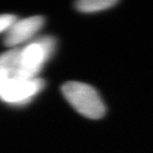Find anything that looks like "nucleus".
<instances>
[{
	"mask_svg": "<svg viewBox=\"0 0 153 153\" xmlns=\"http://www.w3.org/2000/svg\"><path fill=\"white\" fill-rule=\"evenodd\" d=\"M61 91L69 104L83 117L97 120L105 114L104 101L98 91L91 85L70 81L63 84Z\"/></svg>",
	"mask_w": 153,
	"mask_h": 153,
	"instance_id": "f257e3e1",
	"label": "nucleus"
},
{
	"mask_svg": "<svg viewBox=\"0 0 153 153\" xmlns=\"http://www.w3.org/2000/svg\"><path fill=\"white\" fill-rule=\"evenodd\" d=\"M45 82L41 78L32 80L9 79L0 72V100L14 105L27 103L38 95L44 88Z\"/></svg>",
	"mask_w": 153,
	"mask_h": 153,
	"instance_id": "f03ea898",
	"label": "nucleus"
},
{
	"mask_svg": "<svg viewBox=\"0 0 153 153\" xmlns=\"http://www.w3.org/2000/svg\"><path fill=\"white\" fill-rule=\"evenodd\" d=\"M45 20L41 16H36L16 21L7 32L4 44L14 47L33 38L44 27Z\"/></svg>",
	"mask_w": 153,
	"mask_h": 153,
	"instance_id": "7ed1b4c3",
	"label": "nucleus"
},
{
	"mask_svg": "<svg viewBox=\"0 0 153 153\" xmlns=\"http://www.w3.org/2000/svg\"><path fill=\"white\" fill-rule=\"evenodd\" d=\"M117 4V0H82L76 2L75 7L82 13H95L111 9Z\"/></svg>",
	"mask_w": 153,
	"mask_h": 153,
	"instance_id": "20e7f679",
	"label": "nucleus"
},
{
	"mask_svg": "<svg viewBox=\"0 0 153 153\" xmlns=\"http://www.w3.org/2000/svg\"><path fill=\"white\" fill-rule=\"evenodd\" d=\"M17 21V16L11 14L0 15V33L7 32Z\"/></svg>",
	"mask_w": 153,
	"mask_h": 153,
	"instance_id": "39448f33",
	"label": "nucleus"
}]
</instances>
